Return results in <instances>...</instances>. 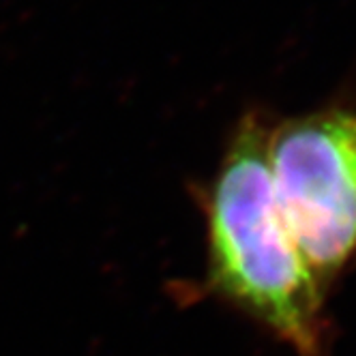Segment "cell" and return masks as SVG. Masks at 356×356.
<instances>
[{
    "label": "cell",
    "mask_w": 356,
    "mask_h": 356,
    "mask_svg": "<svg viewBox=\"0 0 356 356\" xmlns=\"http://www.w3.org/2000/svg\"><path fill=\"white\" fill-rule=\"evenodd\" d=\"M209 290L264 324L298 356H322L324 288L279 211L268 127L245 116L209 197Z\"/></svg>",
    "instance_id": "cell-1"
},
{
    "label": "cell",
    "mask_w": 356,
    "mask_h": 356,
    "mask_svg": "<svg viewBox=\"0 0 356 356\" xmlns=\"http://www.w3.org/2000/svg\"><path fill=\"white\" fill-rule=\"evenodd\" d=\"M279 211L328 292L356 256V110L326 108L268 129Z\"/></svg>",
    "instance_id": "cell-2"
}]
</instances>
